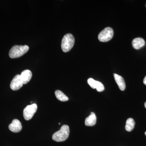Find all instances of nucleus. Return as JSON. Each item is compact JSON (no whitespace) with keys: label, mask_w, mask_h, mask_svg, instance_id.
<instances>
[{"label":"nucleus","mask_w":146,"mask_h":146,"mask_svg":"<svg viewBox=\"0 0 146 146\" xmlns=\"http://www.w3.org/2000/svg\"><path fill=\"white\" fill-rule=\"evenodd\" d=\"M70 134V128L68 125H63L60 130L56 131L52 135L53 140L57 142H63L67 140Z\"/></svg>","instance_id":"obj_1"},{"label":"nucleus","mask_w":146,"mask_h":146,"mask_svg":"<svg viewBox=\"0 0 146 146\" xmlns=\"http://www.w3.org/2000/svg\"><path fill=\"white\" fill-rule=\"evenodd\" d=\"M29 47L27 45L25 46H13L9 52V56L11 58H19L26 53L29 50Z\"/></svg>","instance_id":"obj_2"},{"label":"nucleus","mask_w":146,"mask_h":146,"mask_svg":"<svg viewBox=\"0 0 146 146\" xmlns=\"http://www.w3.org/2000/svg\"><path fill=\"white\" fill-rule=\"evenodd\" d=\"M75 39L74 36L70 33L65 35L63 36L61 42V48L64 52L70 51L74 46Z\"/></svg>","instance_id":"obj_3"},{"label":"nucleus","mask_w":146,"mask_h":146,"mask_svg":"<svg viewBox=\"0 0 146 146\" xmlns=\"http://www.w3.org/2000/svg\"><path fill=\"white\" fill-rule=\"evenodd\" d=\"M114 35V31L111 28L106 27L99 34L98 39L100 42H106L111 40Z\"/></svg>","instance_id":"obj_4"},{"label":"nucleus","mask_w":146,"mask_h":146,"mask_svg":"<svg viewBox=\"0 0 146 146\" xmlns=\"http://www.w3.org/2000/svg\"><path fill=\"white\" fill-rule=\"evenodd\" d=\"M37 106L36 104L28 105L24 110L23 116L24 119L27 121L32 118L37 110Z\"/></svg>","instance_id":"obj_5"},{"label":"nucleus","mask_w":146,"mask_h":146,"mask_svg":"<svg viewBox=\"0 0 146 146\" xmlns=\"http://www.w3.org/2000/svg\"><path fill=\"white\" fill-rule=\"evenodd\" d=\"M23 84L20 77V75L18 74L13 78L11 82L10 88L13 91H17L21 89Z\"/></svg>","instance_id":"obj_6"},{"label":"nucleus","mask_w":146,"mask_h":146,"mask_svg":"<svg viewBox=\"0 0 146 146\" xmlns=\"http://www.w3.org/2000/svg\"><path fill=\"white\" fill-rule=\"evenodd\" d=\"M9 130L14 133L20 132L22 129V125L19 120L15 119L12 121V123L9 125Z\"/></svg>","instance_id":"obj_7"},{"label":"nucleus","mask_w":146,"mask_h":146,"mask_svg":"<svg viewBox=\"0 0 146 146\" xmlns=\"http://www.w3.org/2000/svg\"><path fill=\"white\" fill-rule=\"evenodd\" d=\"M32 77V73L29 70H25L21 73L20 75V77L23 84H26L30 81Z\"/></svg>","instance_id":"obj_8"},{"label":"nucleus","mask_w":146,"mask_h":146,"mask_svg":"<svg viewBox=\"0 0 146 146\" xmlns=\"http://www.w3.org/2000/svg\"><path fill=\"white\" fill-rule=\"evenodd\" d=\"M114 76L115 81L117 84L120 90L122 91H124L125 89L126 85L125 81L124 78L121 76L116 74H114Z\"/></svg>","instance_id":"obj_9"},{"label":"nucleus","mask_w":146,"mask_h":146,"mask_svg":"<svg viewBox=\"0 0 146 146\" xmlns=\"http://www.w3.org/2000/svg\"><path fill=\"white\" fill-rule=\"evenodd\" d=\"M145 44V40L141 37H137L133 39L132 42V46L136 50L140 49Z\"/></svg>","instance_id":"obj_10"},{"label":"nucleus","mask_w":146,"mask_h":146,"mask_svg":"<svg viewBox=\"0 0 146 146\" xmlns=\"http://www.w3.org/2000/svg\"><path fill=\"white\" fill-rule=\"evenodd\" d=\"M97 117L94 112H91V115L86 118L85 124L87 126H93L96 123Z\"/></svg>","instance_id":"obj_11"},{"label":"nucleus","mask_w":146,"mask_h":146,"mask_svg":"<svg viewBox=\"0 0 146 146\" xmlns=\"http://www.w3.org/2000/svg\"><path fill=\"white\" fill-rule=\"evenodd\" d=\"M135 122L132 118H129L126 122L125 129L127 131H131L134 129Z\"/></svg>","instance_id":"obj_12"},{"label":"nucleus","mask_w":146,"mask_h":146,"mask_svg":"<svg viewBox=\"0 0 146 146\" xmlns=\"http://www.w3.org/2000/svg\"><path fill=\"white\" fill-rule=\"evenodd\" d=\"M55 95L58 100L62 102L68 101L69 98L64 93L60 90H56L55 92Z\"/></svg>","instance_id":"obj_13"},{"label":"nucleus","mask_w":146,"mask_h":146,"mask_svg":"<svg viewBox=\"0 0 146 146\" xmlns=\"http://www.w3.org/2000/svg\"><path fill=\"white\" fill-rule=\"evenodd\" d=\"M88 84L90 85L92 89H96V86L97 81L95 80L94 79L92 78H89L87 80Z\"/></svg>","instance_id":"obj_14"},{"label":"nucleus","mask_w":146,"mask_h":146,"mask_svg":"<svg viewBox=\"0 0 146 146\" xmlns=\"http://www.w3.org/2000/svg\"><path fill=\"white\" fill-rule=\"evenodd\" d=\"M96 89H97V91H98V92H102V91H104V86L101 82L97 81Z\"/></svg>","instance_id":"obj_15"},{"label":"nucleus","mask_w":146,"mask_h":146,"mask_svg":"<svg viewBox=\"0 0 146 146\" xmlns=\"http://www.w3.org/2000/svg\"><path fill=\"white\" fill-rule=\"evenodd\" d=\"M143 83L145 85H146V76L144 79Z\"/></svg>","instance_id":"obj_16"},{"label":"nucleus","mask_w":146,"mask_h":146,"mask_svg":"<svg viewBox=\"0 0 146 146\" xmlns=\"http://www.w3.org/2000/svg\"><path fill=\"white\" fill-rule=\"evenodd\" d=\"M145 108H146V102H145Z\"/></svg>","instance_id":"obj_17"},{"label":"nucleus","mask_w":146,"mask_h":146,"mask_svg":"<svg viewBox=\"0 0 146 146\" xmlns=\"http://www.w3.org/2000/svg\"><path fill=\"white\" fill-rule=\"evenodd\" d=\"M145 135L146 136V132H145Z\"/></svg>","instance_id":"obj_18"},{"label":"nucleus","mask_w":146,"mask_h":146,"mask_svg":"<svg viewBox=\"0 0 146 146\" xmlns=\"http://www.w3.org/2000/svg\"><path fill=\"white\" fill-rule=\"evenodd\" d=\"M145 6H146V5H145Z\"/></svg>","instance_id":"obj_19"}]
</instances>
